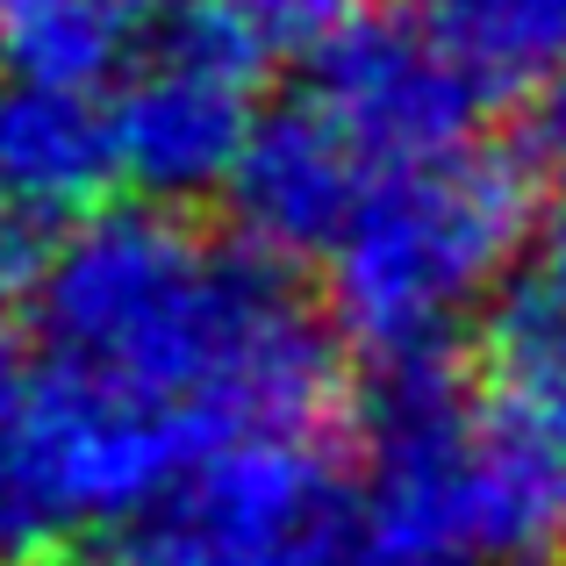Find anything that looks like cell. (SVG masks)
I'll use <instances>...</instances> for the list:
<instances>
[{"label":"cell","mask_w":566,"mask_h":566,"mask_svg":"<svg viewBox=\"0 0 566 566\" xmlns=\"http://www.w3.org/2000/svg\"><path fill=\"white\" fill-rule=\"evenodd\" d=\"M51 374L187 416L216 444L323 438L337 352L287 265L180 208H101L29 265Z\"/></svg>","instance_id":"cell-1"},{"label":"cell","mask_w":566,"mask_h":566,"mask_svg":"<svg viewBox=\"0 0 566 566\" xmlns=\"http://www.w3.org/2000/svg\"><path fill=\"white\" fill-rule=\"evenodd\" d=\"M531 237V158L502 144L387 166L359 216L323 259L331 323L374 366L444 359V337L481 302H502L516 251Z\"/></svg>","instance_id":"cell-2"},{"label":"cell","mask_w":566,"mask_h":566,"mask_svg":"<svg viewBox=\"0 0 566 566\" xmlns=\"http://www.w3.org/2000/svg\"><path fill=\"white\" fill-rule=\"evenodd\" d=\"M566 538V287L488 308L459 430V545L481 566H553Z\"/></svg>","instance_id":"cell-3"},{"label":"cell","mask_w":566,"mask_h":566,"mask_svg":"<svg viewBox=\"0 0 566 566\" xmlns=\"http://www.w3.org/2000/svg\"><path fill=\"white\" fill-rule=\"evenodd\" d=\"M208 452L222 444L187 416L72 374H43L22 416L0 430V566H29L86 531H123Z\"/></svg>","instance_id":"cell-4"},{"label":"cell","mask_w":566,"mask_h":566,"mask_svg":"<svg viewBox=\"0 0 566 566\" xmlns=\"http://www.w3.org/2000/svg\"><path fill=\"white\" fill-rule=\"evenodd\" d=\"M366 510L323 438H237L172 495L86 553V566H352Z\"/></svg>","instance_id":"cell-5"},{"label":"cell","mask_w":566,"mask_h":566,"mask_svg":"<svg viewBox=\"0 0 566 566\" xmlns=\"http://www.w3.org/2000/svg\"><path fill=\"white\" fill-rule=\"evenodd\" d=\"M265 29L244 8H180L115 86V151L123 180H137L151 201H193L230 193L259 137L265 108Z\"/></svg>","instance_id":"cell-6"},{"label":"cell","mask_w":566,"mask_h":566,"mask_svg":"<svg viewBox=\"0 0 566 566\" xmlns=\"http://www.w3.org/2000/svg\"><path fill=\"white\" fill-rule=\"evenodd\" d=\"M302 101H316L374 172L409 166V158L452 151L473 137V115H481V86L467 80L452 51L438 43V29L423 14H352L331 36H316L308 51V80Z\"/></svg>","instance_id":"cell-7"},{"label":"cell","mask_w":566,"mask_h":566,"mask_svg":"<svg viewBox=\"0 0 566 566\" xmlns=\"http://www.w3.org/2000/svg\"><path fill=\"white\" fill-rule=\"evenodd\" d=\"M123 172L115 108L94 86H51L0 72V273H22L101 216V187Z\"/></svg>","instance_id":"cell-8"},{"label":"cell","mask_w":566,"mask_h":566,"mask_svg":"<svg viewBox=\"0 0 566 566\" xmlns=\"http://www.w3.org/2000/svg\"><path fill=\"white\" fill-rule=\"evenodd\" d=\"M374 180L380 172L359 158V144L316 101L294 94L265 108L259 137L230 180V216L244 244H259L265 259H331V244L359 216Z\"/></svg>","instance_id":"cell-9"},{"label":"cell","mask_w":566,"mask_h":566,"mask_svg":"<svg viewBox=\"0 0 566 566\" xmlns=\"http://www.w3.org/2000/svg\"><path fill=\"white\" fill-rule=\"evenodd\" d=\"M423 22L481 94H545L566 72V0H423Z\"/></svg>","instance_id":"cell-10"},{"label":"cell","mask_w":566,"mask_h":566,"mask_svg":"<svg viewBox=\"0 0 566 566\" xmlns=\"http://www.w3.org/2000/svg\"><path fill=\"white\" fill-rule=\"evenodd\" d=\"M265 36H331L337 22L366 14V0H237Z\"/></svg>","instance_id":"cell-11"},{"label":"cell","mask_w":566,"mask_h":566,"mask_svg":"<svg viewBox=\"0 0 566 566\" xmlns=\"http://www.w3.org/2000/svg\"><path fill=\"white\" fill-rule=\"evenodd\" d=\"M531 158H538V166L559 180V193H566V72L538 94V123H531Z\"/></svg>","instance_id":"cell-12"},{"label":"cell","mask_w":566,"mask_h":566,"mask_svg":"<svg viewBox=\"0 0 566 566\" xmlns=\"http://www.w3.org/2000/svg\"><path fill=\"white\" fill-rule=\"evenodd\" d=\"M352 566H481V559H467V553H430V545H380V538H366Z\"/></svg>","instance_id":"cell-13"},{"label":"cell","mask_w":566,"mask_h":566,"mask_svg":"<svg viewBox=\"0 0 566 566\" xmlns=\"http://www.w3.org/2000/svg\"><path fill=\"white\" fill-rule=\"evenodd\" d=\"M29 387H36V380H22V359H14V345H8V337H0V430H8L14 416H22Z\"/></svg>","instance_id":"cell-14"},{"label":"cell","mask_w":566,"mask_h":566,"mask_svg":"<svg viewBox=\"0 0 566 566\" xmlns=\"http://www.w3.org/2000/svg\"><path fill=\"white\" fill-rule=\"evenodd\" d=\"M101 8H108L115 22H129V29H137V22H158V14L172 22V14H180L187 0H101Z\"/></svg>","instance_id":"cell-15"},{"label":"cell","mask_w":566,"mask_h":566,"mask_svg":"<svg viewBox=\"0 0 566 566\" xmlns=\"http://www.w3.org/2000/svg\"><path fill=\"white\" fill-rule=\"evenodd\" d=\"M553 566H566V538H559V559H553Z\"/></svg>","instance_id":"cell-16"},{"label":"cell","mask_w":566,"mask_h":566,"mask_svg":"<svg viewBox=\"0 0 566 566\" xmlns=\"http://www.w3.org/2000/svg\"><path fill=\"white\" fill-rule=\"evenodd\" d=\"M0 8H8V0H0Z\"/></svg>","instance_id":"cell-17"}]
</instances>
